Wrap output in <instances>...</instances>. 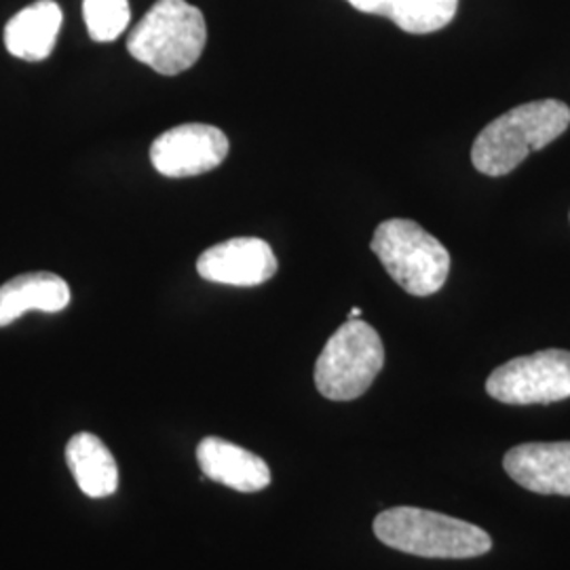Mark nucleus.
Here are the masks:
<instances>
[{"label":"nucleus","mask_w":570,"mask_h":570,"mask_svg":"<svg viewBox=\"0 0 570 570\" xmlns=\"http://www.w3.org/2000/svg\"><path fill=\"white\" fill-rule=\"evenodd\" d=\"M569 125L570 108L560 100L515 106L480 131L471 148V164L490 178L508 176L529 155L560 138Z\"/></svg>","instance_id":"obj_1"},{"label":"nucleus","mask_w":570,"mask_h":570,"mask_svg":"<svg viewBox=\"0 0 570 570\" xmlns=\"http://www.w3.org/2000/svg\"><path fill=\"white\" fill-rule=\"evenodd\" d=\"M374 534L391 550L438 560H469L492 550L489 532L471 522L419 508H391L376 515Z\"/></svg>","instance_id":"obj_2"},{"label":"nucleus","mask_w":570,"mask_h":570,"mask_svg":"<svg viewBox=\"0 0 570 570\" xmlns=\"http://www.w3.org/2000/svg\"><path fill=\"white\" fill-rule=\"evenodd\" d=\"M207 42L204 13L186 0H157L127 39L134 60L164 77L193 68Z\"/></svg>","instance_id":"obj_3"},{"label":"nucleus","mask_w":570,"mask_h":570,"mask_svg":"<svg viewBox=\"0 0 570 570\" xmlns=\"http://www.w3.org/2000/svg\"><path fill=\"white\" fill-rule=\"evenodd\" d=\"M370 247L391 279L412 296H431L449 279V249L412 220H385L374 230Z\"/></svg>","instance_id":"obj_4"},{"label":"nucleus","mask_w":570,"mask_h":570,"mask_svg":"<svg viewBox=\"0 0 570 570\" xmlns=\"http://www.w3.org/2000/svg\"><path fill=\"white\" fill-rule=\"evenodd\" d=\"M385 364V346L374 327L362 320H346L315 364V387L332 402L357 400L372 387Z\"/></svg>","instance_id":"obj_5"},{"label":"nucleus","mask_w":570,"mask_h":570,"mask_svg":"<svg viewBox=\"0 0 570 570\" xmlns=\"http://www.w3.org/2000/svg\"><path fill=\"white\" fill-rule=\"evenodd\" d=\"M490 397L510 406L553 404L570 397V351L546 348L497 367L487 381Z\"/></svg>","instance_id":"obj_6"},{"label":"nucleus","mask_w":570,"mask_h":570,"mask_svg":"<svg viewBox=\"0 0 570 570\" xmlns=\"http://www.w3.org/2000/svg\"><path fill=\"white\" fill-rule=\"evenodd\" d=\"M226 155L228 138L225 131L204 122L171 127L150 146L153 167L165 178L202 176L220 167Z\"/></svg>","instance_id":"obj_7"},{"label":"nucleus","mask_w":570,"mask_h":570,"mask_svg":"<svg viewBox=\"0 0 570 570\" xmlns=\"http://www.w3.org/2000/svg\"><path fill=\"white\" fill-rule=\"evenodd\" d=\"M197 273L212 284L256 287L273 279L277 258L265 239L235 237L205 249L197 261Z\"/></svg>","instance_id":"obj_8"},{"label":"nucleus","mask_w":570,"mask_h":570,"mask_svg":"<svg viewBox=\"0 0 570 570\" xmlns=\"http://www.w3.org/2000/svg\"><path fill=\"white\" fill-rule=\"evenodd\" d=\"M503 468L522 489L570 497V442H532L511 449Z\"/></svg>","instance_id":"obj_9"},{"label":"nucleus","mask_w":570,"mask_h":570,"mask_svg":"<svg viewBox=\"0 0 570 570\" xmlns=\"http://www.w3.org/2000/svg\"><path fill=\"white\" fill-rule=\"evenodd\" d=\"M197 463L205 478L239 492H261L273 480L265 459L214 435L199 442Z\"/></svg>","instance_id":"obj_10"},{"label":"nucleus","mask_w":570,"mask_h":570,"mask_svg":"<svg viewBox=\"0 0 570 570\" xmlns=\"http://www.w3.org/2000/svg\"><path fill=\"white\" fill-rule=\"evenodd\" d=\"M61 21L63 16L56 0H37L4 26V47L20 60H47L56 49Z\"/></svg>","instance_id":"obj_11"},{"label":"nucleus","mask_w":570,"mask_h":570,"mask_svg":"<svg viewBox=\"0 0 570 570\" xmlns=\"http://www.w3.org/2000/svg\"><path fill=\"white\" fill-rule=\"evenodd\" d=\"M70 285L53 273H26L0 285V327L11 326L28 311L60 313L70 305Z\"/></svg>","instance_id":"obj_12"},{"label":"nucleus","mask_w":570,"mask_h":570,"mask_svg":"<svg viewBox=\"0 0 570 570\" xmlns=\"http://www.w3.org/2000/svg\"><path fill=\"white\" fill-rule=\"evenodd\" d=\"M66 461L77 487L89 499H106L119 489V465L112 452L94 433H77L66 446Z\"/></svg>","instance_id":"obj_13"},{"label":"nucleus","mask_w":570,"mask_h":570,"mask_svg":"<svg viewBox=\"0 0 570 570\" xmlns=\"http://www.w3.org/2000/svg\"><path fill=\"white\" fill-rule=\"evenodd\" d=\"M459 11V0H391L389 20L407 35H431L446 28Z\"/></svg>","instance_id":"obj_14"},{"label":"nucleus","mask_w":570,"mask_h":570,"mask_svg":"<svg viewBox=\"0 0 570 570\" xmlns=\"http://www.w3.org/2000/svg\"><path fill=\"white\" fill-rule=\"evenodd\" d=\"M82 18L91 41L112 42L131 21L129 0H82Z\"/></svg>","instance_id":"obj_15"},{"label":"nucleus","mask_w":570,"mask_h":570,"mask_svg":"<svg viewBox=\"0 0 570 570\" xmlns=\"http://www.w3.org/2000/svg\"><path fill=\"white\" fill-rule=\"evenodd\" d=\"M353 9L367 13V16H381L389 18L391 13V0H346Z\"/></svg>","instance_id":"obj_16"},{"label":"nucleus","mask_w":570,"mask_h":570,"mask_svg":"<svg viewBox=\"0 0 570 570\" xmlns=\"http://www.w3.org/2000/svg\"><path fill=\"white\" fill-rule=\"evenodd\" d=\"M360 317H362V308H360V306L351 308V313H348V320H360Z\"/></svg>","instance_id":"obj_17"}]
</instances>
